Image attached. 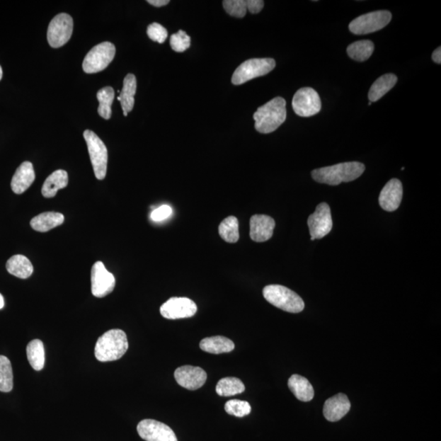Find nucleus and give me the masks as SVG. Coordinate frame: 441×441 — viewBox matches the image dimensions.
Returning <instances> with one entry per match:
<instances>
[{"label": "nucleus", "mask_w": 441, "mask_h": 441, "mask_svg": "<svg viewBox=\"0 0 441 441\" xmlns=\"http://www.w3.org/2000/svg\"><path fill=\"white\" fill-rule=\"evenodd\" d=\"M365 170V166L362 163L347 162L313 170L311 176L317 183L338 185L357 179Z\"/></svg>", "instance_id": "1"}, {"label": "nucleus", "mask_w": 441, "mask_h": 441, "mask_svg": "<svg viewBox=\"0 0 441 441\" xmlns=\"http://www.w3.org/2000/svg\"><path fill=\"white\" fill-rule=\"evenodd\" d=\"M287 117L286 102L277 97L265 103L253 115L255 129L261 134L273 132L284 123Z\"/></svg>", "instance_id": "2"}, {"label": "nucleus", "mask_w": 441, "mask_h": 441, "mask_svg": "<svg viewBox=\"0 0 441 441\" xmlns=\"http://www.w3.org/2000/svg\"><path fill=\"white\" fill-rule=\"evenodd\" d=\"M129 349L126 333L121 329H111L101 336L96 343L95 357L101 362L120 359Z\"/></svg>", "instance_id": "3"}, {"label": "nucleus", "mask_w": 441, "mask_h": 441, "mask_svg": "<svg viewBox=\"0 0 441 441\" xmlns=\"http://www.w3.org/2000/svg\"><path fill=\"white\" fill-rule=\"evenodd\" d=\"M263 296L270 304L287 312L299 313L305 307L304 302L299 294L282 285L265 286Z\"/></svg>", "instance_id": "4"}, {"label": "nucleus", "mask_w": 441, "mask_h": 441, "mask_svg": "<svg viewBox=\"0 0 441 441\" xmlns=\"http://www.w3.org/2000/svg\"><path fill=\"white\" fill-rule=\"evenodd\" d=\"M275 67V61L273 58H253L247 60L234 72L231 82L241 85L255 78L265 76Z\"/></svg>", "instance_id": "5"}, {"label": "nucleus", "mask_w": 441, "mask_h": 441, "mask_svg": "<svg viewBox=\"0 0 441 441\" xmlns=\"http://www.w3.org/2000/svg\"><path fill=\"white\" fill-rule=\"evenodd\" d=\"M84 137L87 143L95 176L98 180H103L105 178L106 170H108V148L102 139L91 130H85Z\"/></svg>", "instance_id": "6"}, {"label": "nucleus", "mask_w": 441, "mask_h": 441, "mask_svg": "<svg viewBox=\"0 0 441 441\" xmlns=\"http://www.w3.org/2000/svg\"><path fill=\"white\" fill-rule=\"evenodd\" d=\"M115 52V47L110 42H103L96 45L84 57V71L94 74L104 71L113 61Z\"/></svg>", "instance_id": "7"}, {"label": "nucleus", "mask_w": 441, "mask_h": 441, "mask_svg": "<svg viewBox=\"0 0 441 441\" xmlns=\"http://www.w3.org/2000/svg\"><path fill=\"white\" fill-rule=\"evenodd\" d=\"M391 18L389 11H375L354 19L349 25V30L354 35L374 33L389 25Z\"/></svg>", "instance_id": "8"}, {"label": "nucleus", "mask_w": 441, "mask_h": 441, "mask_svg": "<svg viewBox=\"0 0 441 441\" xmlns=\"http://www.w3.org/2000/svg\"><path fill=\"white\" fill-rule=\"evenodd\" d=\"M73 19L70 15L60 13L51 21L47 38L53 49H58L70 40L73 32Z\"/></svg>", "instance_id": "9"}, {"label": "nucleus", "mask_w": 441, "mask_h": 441, "mask_svg": "<svg viewBox=\"0 0 441 441\" xmlns=\"http://www.w3.org/2000/svg\"><path fill=\"white\" fill-rule=\"evenodd\" d=\"M292 105L297 115L311 117L320 113L321 101L316 90L302 88L295 93Z\"/></svg>", "instance_id": "10"}, {"label": "nucleus", "mask_w": 441, "mask_h": 441, "mask_svg": "<svg viewBox=\"0 0 441 441\" xmlns=\"http://www.w3.org/2000/svg\"><path fill=\"white\" fill-rule=\"evenodd\" d=\"M307 224L309 227L311 241L327 236L333 228L331 207L326 203L319 205L316 211L308 217Z\"/></svg>", "instance_id": "11"}, {"label": "nucleus", "mask_w": 441, "mask_h": 441, "mask_svg": "<svg viewBox=\"0 0 441 441\" xmlns=\"http://www.w3.org/2000/svg\"><path fill=\"white\" fill-rule=\"evenodd\" d=\"M197 306L188 297H171L161 307V314L168 320L190 318L195 315Z\"/></svg>", "instance_id": "12"}, {"label": "nucleus", "mask_w": 441, "mask_h": 441, "mask_svg": "<svg viewBox=\"0 0 441 441\" xmlns=\"http://www.w3.org/2000/svg\"><path fill=\"white\" fill-rule=\"evenodd\" d=\"M137 430L141 438L147 441H178L176 435L168 425L153 419L141 421Z\"/></svg>", "instance_id": "13"}, {"label": "nucleus", "mask_w": 441, "mask_h": 441, "mask_svg": "<svg viewBox=\"0 0 441 441\" xmlns=\"http://www.w3.org/2000/svg\"><path fill=\"white\" fill-rule=\"evenodd\" d=\"M92 294L96 297H104L113 292L115 278L108 272L103 262L95 263L91 272Z\"/></svg>", "instance_id": "14"}, {"label": "nucleus", "mask_w": 441, "mask_h": 441, "mask_svg": "<svg viewBox=\"0 0 441 441\" xmlns=\"http://www.w3.org/2000/svg\"><path fill=\"white\" fill-rule=\"evenodd\" d=\"M175 379L185 389L195 391L203 386L207 380L206 372L196 366L185 365L174 372Z\"/></svg>", "instance_id": "15"}, {"label": "nucleus", "mask_w": 441, "mask_h": 441, "mask_svg": "<svg viewBox=\"0 0 441 441\" xmlns=\"http://www.w3.org/2000/svg\"><path fill=\"white\" fill-rule=\"evenodd\" d=\"M403 197V187L400 180L391 179L385 185L379 195L382 210L393 212L399 208Z\"/></svg>", "instance_id": "16"}, {"label": "nucleus", "mask_w": 441, "mask_h": 441, "mask_svg": "<svg viewBox=\"0 0 441 441\" xmlns=\"http://www.w3.org/2000/svg\"><path fill=\"white\" fill-rule=\"evenodd\" d=\"M275 220L268 215H253L251 219V237L255 242H265L273 236Z\"/></svg>", "instance_id": "17"}, {"label": "nucleus", "mask_w": 441, "mask_h": 441, "mask_svg": "<svg viewBox=\"0 0 441 441\" xmlns=\"http://www.w3.org/2000/svg\"><path fill=\"white\" fill-rule=\"evenodd\" d=\"M350 408V402L348 397L339 394L329 398L323 406V416L329 422H338L348 413Z\"/></svg>", "instance_id": "18"}, {"label": "nucleus", "mask_w": 441, "mask_h": 441, "mask_svg": "<svg viewBox=\"0 0 441 441\" xmlns=\"http://www.w3.org/2000/svg\"><path fill=\"white\" fill-rule=\"evenodd\" d=\"M35 179V173L33 164L29 161L23 162L16 170L12 182H11V188L15 194H23L33 184Z\"/></svg>", "instance_id": "19"}, {"label": "nucleus", "mask_w": 441, "mask_h": 441, "mask_svg": "<svg viewBox=\"0 0 441 441\" xmlns=\"http://www.w3.org/2000/svg\"><path fill=\"white\" fill-rule=\"evenodd\" d=\"M64 220L65 217L60 212H46L33 217L30 226L36 231L47 232L62 225Z\"/></svg>", "instance_id": "20"}, {"label": "nucleus", "mask_w": 441, "mask_h": 441, "mask_svg": "<svg viewBox=\"0 0 441 441\" xmlns=\"http://www.w3.org/2000/svg\"><path fill=\"white\" fill-rule=\"evenodd\" d=\"M290 389L297 400L304 402L311 401L315 396L314 389L311 382L304 377L294 374L288 382Z\"/></svg>", "instance_id": "21"}, {"label": "nucleus", "mask_w": 441, "mask_h": 441, "mask_svg": "<svg viewBox=\"0 0 441 441\" xmlns=\"http://www.w3.org/2000/svg\"><path fill=\"white\" fill-rule=\"evenodd\" d=\"M68 183L67 172L65 170L58 169L45 180L42 187V195L45 198L55 197L58 190L67 187Z\"/></svg>", "instance_id": "22"}, {"label": "nucleus", "mask_w": 441, "mask_h": 441, "mask_svg": "<svg viewBox=\"0 0 441 441\" xmlns=\"http://www.w3.org/2000/svg\"><path fill=\"white\" fill-rule=\"evenodd\" d=\"M137 91V79L134 74H127L124 79L123 89L117 99L121 103L122 109H123L124 115L127 116V113L134 108L135 100L134 96Z\"/></svg>", "instance_id": "23"}, {"label": "nucleus", "mask_w": 441, "mask_h": 441, "mask_svg": "<svg viewBox=\"0 0 441 441\" xmlns=\"http://www.w3.org/2000/svg\"><path fill=\"white\" fill-rule=\"evenodd\" d=\"M6 268L9 274L20 279H28L33 273V265L23 255H14L8 260Z\"/></svg>", "instance_id": "24"}, {"label": "nucleus", "mask_w": 441, "mask_h": 441, "mask_svg": "<svg viewBox=\"0 0 441 441\" xmlns=\"http://www.w3.org/2000/svg\"><path fill=\"white\" fill-rule=\"evenodd\" d=\"M200 348L205 353L222 354L232 352L235 349V344L229 338L222 336H214L202 340L200 343Z\"/></svg>", "instance_id": "25"}, {"label": "nucleus", "mask_w": 441, "mask_h": 441, "mask_svg": "<svg viewBox=\"0 0 441 441\" xmlns=\"http://www.w3.org/2000/svg\"><path fill=\"white\" fill-rule=\"evenodd\" d=\"M397 77L393 74H386L382 76L372 85L369 92V99L371 103H375L395 86Z\"/></svg>", "instance_id": "26"}, {"label": "nucleus", "mask_w": 441, "mask_h": 441, "mask_svg": "<svg viewBox=\"0 0 441 441\" xmlns=\"http://www.w3.org/2000/svg\"><path fill=\"white\" fill-rule=\"evenodd\" d=\"M26 354L31 367L40 371L45 367V353L44 343L40 339H35L28 345Z\"/></svg>", "instance_id": "27"}, {"label": "nucleus", "mask_w": 441, "mask_h": 441, "mask_svg": "<svg viewBox=\"0 0 441 441\" xmlns=\"http://www.w3.org/2000/svg\"><path fill=\"white\" fill-rule=\"evenodd\" d=\"M374 50V42L370 40H360L348 47V55L352 59L362 62L368 60Z\"/></svg>", "instance_id": "28"}, {"label": "nucleus", "mask_w": 441, "mask_h": 441, "mask_svg": "<svg viewBox=\"0 0 441 441\" xmlns=\"http://www.w3.org/2000/svg\"><path fill=\"white\" fill-rule=\"evenodd\" d=\"M246 386L241 379L237 378H224L216 386V391L221 396H232L244 392Z\"/></svg>", "instance_id": "29"}, {"label": "nucleus", "mask_w": 441, "mask_h": 441, "mask_svg": "<svg viewBox=\"0 0 441 441\" xmlns=\"http://www.w3.org/2000/svg\"><path fill=\"white\" fill-rule=\"evenodd\" d=\"M219 235L227 243H236L240 239L239 221L236 217L230 216L221 222Z\"/></svg>", "instance_id": "30"}, {"label": "nucleus", "mask_w": 441, "mask_h": 441, "mask_svg": "<svg viewBox=\"0 0 441 441\" xmlns=\"http://www.w3.org/2000/svg\"><path fill=\"white\" fill-rule=\"evenodd\" d=\"M97 98L99 102L98 114L105 120H110L113 111H111V105H113L115 98V91L111 87H105L100 89L97 94Z\"/></svg>", "instance_id": "31"}, {"label": "nucleus", "mask_w": 441, "mask_h": 441, "mask_svg": "<svg viewBox=\"0 0 441 441\" xmlns=\"http://www.w3.org/2000/svg\"><path fill=\"white\" fill-rule=\"evenodd\" d=\"M13 389V374L9 359L0 355V391L9 392Z\"/></svg>", "instance_id": "32"}, {"label": "nucleus", "mask_w": 441, "mask_h": 441, "mask_svg": "<svg viewBox=\"0 0 441 441\" xmlns=\"http://www.w3.org/2000/svg\"><path fill=\"white\" fill-rule=\"evenodd\" d=\"M222 4L226 12L232 17L242 18L246 15L247 0H225Z\"/></svg>", "instance_id": "33"}, {"label": "nucleus", "mask_w": 441, "mask_h": 441, "mask_svg": "<svg viewBox=\"0 0 441 441\" xmlns=\"http://www.w3.org/2000/svg\"><path fill=\"white\" fill-rule=\"evenodd\" d=\"M225 411L230 416L243 418L251 412V406L247 401L231 400L225 405Z\"/></svg>", "instance_id": "34"}, {"label": "nucleus", "mask_w": 441, "mask_h": 441, "mask_svg": "<svg viewBox=\"0 0 441 441\" xmlns=\"http://www.w3.org/2000/svg\"><path fill=\"white\" fill-rule=\"evenodd\" d=\"M170 45L172 50L177 52H183L189 49L190 38L185 31L181 30L177 34H173L170 38Z\"/></svg>", "instance_id": "35"}, {"label": "nucleus", "mask_w": 441, "mask_h": 441, "mask_svg": "<svg viewBox=\"0 0 441 441\" xmlns=\"http://www.w3.org/2000/svg\"><path fill=\"white\" fill-rule=\"evenodd\" d=\"M147 35L151 40L163 44L168 38V31L161 24L154 23L148 26Z\"/></svg>", "instance_id": "36"}, {"label": "nucleus", "mask_w": 441, "mask_h": 441, "mask_svg": "<svg viewBox=\"0 0 441 441\" xmlns=\"http://www.w3.org/2000/svg\"><path fill=\"white\" fill-rule=\"evenodd\" d=\"M172 212L171 207L162 205L151 212V217L153 221L161 222L167 219Z\"/></svg>", "instance_id": "37"}, {"label": "nucleus", "mask_w": 441, "mask_h": 441, "mask_svg": "<svg viewBox=\"0 0 441 441\" xmlns=\"http://www.w3.org/2000/svg\"><path fill=\"white\" fill-rule=\"evenodd\" d=\"M248 10L253 14H256L263 10L264 1L263 0H247Z\"/></svg>", "instance_id": "38"}, {"label": "nucleus", "mask_w": 441, "mask_h": 441, "mask_svg": "<svg viewBox=\"0 0 441 441\" xmlns=\"http://www.w3.org/2000/svg\"><path fill=\"white\" fill-rule=\"evenodd\" d=\"M169 0H148L147 3L155 7H163L169 4Z\"/></svg>", "instance_id": "39"}, {"label": "nucleus", "mask_w": 441, "mask_h": 441, "mask_svg": "<svg viewBox=\"0 0 441 441\" xmlns=\"http://www.w3.org/2000/svg\"><path fill=\"white\" fill-rule=\"evenodd\" d=\"M433 59L435 63L440 64L441 63V47H439L438 49L435 50L433 53Z\"/></svg>", "instance_id": "40"}, {"label": "nucleus", "mask_w": 441, "mask_h": 441, "mask_svg": "<svg viewBox=\"0 0 441 441\" xmlns=\"http://www.w3.org/2000/svg\"><path fill=\"white\" fill-rule=\"evenodd\" d=\"M4 307V299L1 294H0V309H3Z\"/></svg>", "instance_id": "41"}, {"label": "nucleus", "mask_w": 441, "mask_h": 441, "mask_svg": "<svg viewBox=\"0 0 441 441\" xmlns=\"http://www.w3.org/2000/svg\"><path fill=\"white\" fill-rule=\"evenodd\" d=\"M2 78H3V69L1 66H0V81H1Z\"/></svg>", "instance_id": "42"}]
</instances>
